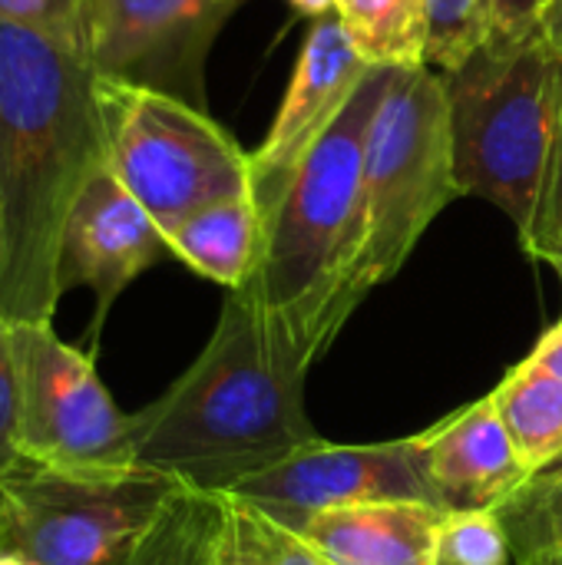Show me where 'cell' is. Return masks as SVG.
Returning a JSON list of instances; mask_svg holds the SVG:
<instances>
[{
	"mask_svg": "<svg viewBox=\"0 0 562 565\" xmlns=\"http://www.w3.org/2000/svg\"><path fill=\"white\" fill-rule=\"evenodd\" d=\"M335 13L371 66H424V0H338Z\"/></svg>",
	"mask_w": 562,
	"mask_h": 565,
	"instance_id": "ac0fdd59",
	"label": "cell"
},
{
	"mask_svg": "<svg viewBox=\"0 0 562 565\" xmlns=\"http://www.w3.org/2000/svg\"><path fill=\"white\" fill-rule=\"evenodd\" d=\"M553 0H494V36H523L537 30Z\"/></svg>",
	"mask_w": 562,
	"mask_h": 565,
	"instance_id": "484cf974",
	"label": "cell"
},
{
	"mask_svg": "<svg viewBox=\"0 0 562 565\" xmlns=\"http://www.w3.org/2000/svg\"><path fill=\"white\" fill-rule=\"evenodd\" d=\"M83 7L86 0H0V23L83 40Z\"/></svg>",
	"mask_w": 562,
	"mask_h": 565,
	"instance_id": "d4e9b609",
	"label": "cell"
},
{
	"mask_svg": "<svg viewBox=\"0 0 562 565\" xmlns=\"http://www.w3.org/2000/svg\"><path fill=\"white\" fill-rule=\"evenodd\" d=\"M444 510L424 503H368L278 520L325 565H437Z\"/></svg>",
	"mask_w": 562,
	"mask_h": 565,
	"instance_id": "5bb4252c",
	"label": "cell"
},
{
	"mask_svg": "<svg viewBox=\"0 0 562 565\" xmlns=\"http://www.w3.org/2000/svg\"><path fill=\"white\" fill-rule=\"evenodd\" d=\"M540 26H543V33L550 36V43L562 53V0H553V7L547 10V17H543Z\"/></svg>",
	"mask_w": 562,
	"mask_h": 565,
	"instance_id": "83f0119b",
	"label": "cell"
},
{
	"mask_svg": "<svg viewBox=\"0 0 562 565\" xmlns=\"http://www.w3.org/2000/svg\"><path fill=\"white\" fill-rule=\"evenodd\" d=\"M424 460L444 513L500 510L530 477L490 394L424 430Z\"/></svg>",
	"mask_w": 562,
	"mask_h": 565,
	"instance_id": "4fadbf2b",
	"label": "cell"
},
{
	"mask_svg": "<svg viewBox=\"0 0 562 565\" xmlns=\"http://www.w3.org/2000/svg\"><path fill=\"white\" fill-rule=\"evenodd\" d=\"M510 543V565H562V460L537 470L497 510Z\"/></svg>",
	"mask_w": 562,
	"mask_h": 565,
	"instance_id": "d6986e66",
	"label": "cell"
},
{
	"mask_svg": "<svg viewBox=\"0 0 562 565\" xmlns=\"http://www.w3.org/2000/svg\"><path fill=\"white\" fill-rule=\"evenodd\" d=\"M169 252L162 228L103 166L76 195L60 235V291L86 288L96 301L89 321V354L116 298Z\"/></svg>",
	"mask_w": 562,
	"mask_h": 565,
	"instance_id": "8fae6325",
	"label": "cell"
},
{
	"mask_svg": "<svg viewBox=\"0 0 562 565\" xmlns=\"http://www.w3.org/2000/svg\"><path fill=\"white\" fill-rule=\"evenodd\" d=\"M13 348L23 463L73 477L136 473L129 414L109 397L93 354L56 338L53 324H13Z\"/></svg>",
	"mask_w": 562,
	"mask_h": 565,
	"instance_id": "ba28073f",
	"label": "cell"
},
{
	"mask_svg": "<svg viewBox=\"0 0 562 565\" xmlns=\"http://www.w3.org/2000/svg\"><path fill=\"white\" fill-rule=\"evenodd\" d=\"M371 66L328 132L262 215V258L242 285L318 361L344 328L341 295L361 245V175L371 119L391 79Z\"/></svg>",
	"mask_w": 562,
	"mask_h": 565,
	"instance_id": "3957f363",
	"label": "cell"
},
{
	"mask_svg": "<svg viewBox=\"0 0 562 565\" xmlns=\"http://www.w3.org/2000/svg\"><path fill=\"white\" fill-rule=\"evenodd\" d=\"M444 76L431 66H397L364 142L361 245L344 281V318L391 281L434 225L460 199Z\"/></svg>",
	"mask_w": 562,
	"mask_h": 565,
	"instance_id": "5b68a950",
	"label": "cell"
},
{
	"mask_svg": "<svg viewBox=\"0 0 562 565\" xmlns=\"http://www.w3.org/2000/svg\"><path fill=\"white\" fill-rule=\"evenodd\" d=\"M494 36V0H424V66L450 73Z\"/></svg>",
	"mask_w": 562,
	"mask_h": 565,
	"instance_id": "44dd1931",
	"label": "cell"
},
{
	"mask_svg": "<svg viewBox=\"0 0 562 565\" xmlns=\"http://www.w3.org/2000/svg\"><path fill=\"white\" fill-rule=\"evenodd\" d=\"M523 252L530 258H537V262H547V265L562 258V109L553 156H550V172H547V185H543V199H540L533 228L523 238Z\"/></svg>",
	"mask_w": 562,
	"mask_h": 565,
	"instance_id": "603a6c76",
	"label": "cell"
},
{
	"mask_svg": "<svg viewBox=\"0 0 562 565\" xmlns=\"http://www.w3.org/2000/svg\"><path fill=\"white\" fill-rule=\"evenodd\" d=\"M311 364L298 338L245 288L229 291L189 371L129 414L136 470L199 493H232L318 440L305 414Z\"/></svg>",
	"mask_w": 562,
	"mask_h": 565,
	"instance_id": "7a4b0ae2",
	"label": "cell"
},
{
	"mask_svg": "<svg viewBox=\"0 0 562 565\" xmlns=\"http://www.w3.org/2000/svg\"><path fill=\"white\" fill-rule=\"evenodd\" d=\"M454 172L464 195L494 202L520 242L530 235L562 109V53L543 26L490 36L464 66L441 73Z\"/></svg>",
	"mask_w": 562,
	"mask_h": 565,
	"instance_id": "277c9868",
	"label": "cell"
},
{
	"mask_svg": "<svg viewBox=\"0 0 562 565\" xmlns=\"http://www.w3.org/2000/svg\"><path fill=\"white\" fill-rule=\"evenodd\" d=\"M0 271H3V202H0Z\"/></svg>",
	"mask_w": 562,
	"mask_h": 565,
	"instance_id": "4dcf8cb0",
	"label": "cell"
},
{
	"mask_svg": "<svg viewBox=\"0 0 562 565\" xmlns=\"http://www.w3.org/2000/svg\"><path fill=\"white\" fill-rule=\"evenodd\" d=\"M212 565H215V559H212Z\"/></svg>",
	"mask_w": 562,
	"mask_h": 565,
	"instance_id": "d6a6232c",
	"label": "cell"
},
{
	"mask_svg": "<svg viewBox=\"0 0 562 565\" xmlns=\"http://www.w3.org/2000/svg\"><path fill=\"white\" fill-rule=\"evenodd\" d=\"M298 13H305V17H328V13H335V3L338 0H288Z\"/></svg>",
	"mask_w": 562,
	"mask_h": 565,
	"instance_id": "f1b7e54d",
	"label": "cell"
},
{
	"mask_svg": "<svg viewBox=\"0 0 562 565\" xmlns=\"http://www.w3.org/2000/svg\"><path fill=\"white\" fill-rule=\"evenodd\" d=\"M179 490L142 470L73 477L20 463L0 480V553L30 565H119Z\"/></svg>",
	"mask_w": 562,
	"mask_h": 565,
	"instance_id": "52a82bcc",
	"label": "cell"
},
{
	"mask_svg": "<svg viewBox=\"0 0 562 565\" xmlns=\"http://www.w3.org/2000/svg\"><path fill=\"white\" fill-rule=\"evenodd\" d=\"M437 565H510V543L497 510L444 513Z\"/></svg>",
	"mask_w": 562,
	"mask_h": 565,
	"instance_id": "7402d4cb",
	"label": "cell"
},
{
	"mask_svg": "<svg viewBox=\"0 0 562 565\" xmlns=\"http://www.w3.org/2000/svg\"><path fill=\"white\" fill-rule=\"evenodd\" d=\"M96 83L83 40L0 23V318L10 324H53L63 298V222L106 166Z\"/></svg>",
	"mask_w": 562,
	"mask_h": 565,
	"instance_id": "6da1fadb",
	"label": "cell"
},
{
	"mask_svg": "<svg viewBox=\"0 0 562 565\" xmlns=\"http://www.w3.org/2000/svg\"><path fill=\"white\" fill-rule=\"evenodd\" d=\"M166 245L195 275L229 291L242 288L262 258V215L252 192L219 199L185 215L166 232Z\"/></svg>",
	"mask_w": 562,
	"mask_h": 565,
	"instance_id": "9a60e30c",
	"label": "cell"
},
{
	"mask_svg": "<svg viewBox=\"0 0 562 565\" xmlns=\"http://www.w3.org/2000/svg\"><path fill=\"white\" fill-rule=\"evenodd\" d=\"M229 497L255 503L275 520L368 503H424L441 510L427 477L424 434L354 447L318 437L242 480Z\"/></svg>",
	"mask_w": 562,
	"mask_h": 565,
	"instance_id": "30bf717a",
	"label": "cell"
},
{
	"mask_svg": "<svg viewBox=\"0 0 562 565\" xmlns=\"http://www.w3.org/2000/svg\"><path fill=\"white\" fill-rule=\"evenodd\" d=\"M106 169L152 215L162 235L185 215L252 192L245 152L202 106L99 76Z\"/></svg>",
	"mask_w": 562,
	"mask_h": 565,
	"instance_id": "8992f818",
	"label": "cell"
},
{
	"mask_svg": "<svg viewBox=\"0 0 562 565\" xmlns=\"http://www.w3.org/2000/svg\"><path fill=\"white\" fill-rule=\"evenodd\" d=\"M553 268H556V275L562 278V258H560V262H553Z\"/></svg>",
	"mask_w": 562,
	"mask_h": 565,
	"instance_id": "1f68e13d",
	"label": "cell"
},
{
	"mask_svg": "<svg viewBox=\"0 0 562 565\" xmlns=\"http://www.w3.org/2000/svg\"><path fill=\"white\" fill-rule=\"evenodd\" d=\"M537 364H543L550 374H556L562 381V318L540 338V344L533 348V354H530Z\"/></svg>",
	"mask_w": 562,
	"mask_h": 565,
	"instance_id": "4316f807",
	"label": "cell"
},
{
	"mask_svg": "<svg viewBox=\"0 0 562 565\" xmlns=\"http://www.w3.org/2000/svg\"><path fill=\"white\" fill-rule=\"evenodd\" d=\"M0 565H30V563H23L20 556H10V553H0Z\"/></svg>",
	"mask_w": 562,
	"mask_h": 565,
	"instance_id": "f546056e",
	"label": "cell"
},
{
	"mask_svg": "<svg viewBox=\"0 0 562 565\" xmlns=\"http://www.w3.org/2000/svg\"><path fill=\"white\" fill-rule=\"evenodd\" d=\"M368 70L371 63L358 53L338 13L311 23L268 136L252 152V199L258 215L275 205L298 162L338 119Z\"/></svg>",
	"mask_w": 562,
	"mask_h": 565,
	"instance_id": "7c38bea8",
	"label": "cell"
},
{
	"mask_svg": "<svg viewBox=\"0 0 562 565\" xmlns=\"http://www.w3.org/2000/svg\"><path fill=\"white\" fill-rule=\"evenodd\" d=\"M222 520V493H199L182 487L119 565H212Z\"/></svg>",
	"mask_w": 562,
	"mask_h": 565,
	"instance_id": "e0dca14e",
	"label": "cell"
},
{
	"mask_svg": "<svg viewBox=\"0 0 562 565\" xmlns=\"http://www.w3.org/2000/svg\"><path fill=\"white\" fill-rule=\"evenodd\" d=\"M222 500L225 520L215 565H325L295 530H288L255 503H245L229 493H222Z\"/></svg>",
	"mask_w": 562,
	"mask_h": 565,
	"instance_id": "ffe728a7",
	"label": "cell"
},
{
	"mask_svg": "<svg viewBox=\"0 0 562 565\" xmlns=\"http://www.w3.org/2000/svg\"><path fill=\"white\" fill-rule=\"evenodd\" d=\"M238 0H86L83 46L106 79L205 109V56Z\"/></svg>",
	"mask_w": 562,
	"mask_h": 565,
	"instance_id": "9c48e42d",
	"label": "cell"
},
{
	"mask_svg": "<svg viewBox=\"0 0 562 565\" xmlns=\"http://www.w3.org/2000/svg\"><path fill=\"white\" fill-rule=\"evenodd\" d=\"M17 427H20V371H17L13 324L0 318V480L23 463Z\"/></svg>",
	"mask_w": 562,
	"mask_h": 565,
	"instance_id": "cb8c5ba5",
	"label": "cell"
},
{
	"mask_svg": "<svg viewBox=\"0 0 562 565\" xmlns=\"http://www.w3.org/2000/svg\"><path fill=\"white\" fill-rule=\"evenodd\" d=\"M500 420L530 467V473L547 470L562 460V381L543 364L527 358L517 364L490 394Z\"/></svg>",
	"mask_w": 562,
	"mask_h": 565,
	"instance_id": "2e32d148",
	"label": "cell"
}]
</instances>
